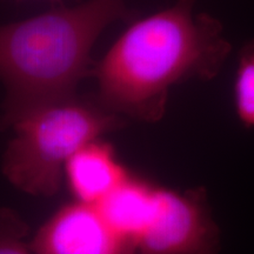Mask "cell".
<instances>
[{
    "label": "cell",
    "mask_w": 254,
    "mask_h": 254,
    "mask_svg": "<svg viewBox=\"0 0 254 254\" xmlns=\"http://www.w3.org/2000/svg\"><path fill=\"white\" fill-rule=\"evenodd\" d=\"M194 2L177 0L136 19L95 63V97L105 107L125 119L158 123L172 87L212 80L220 73L232 45L217 18L194 13Z\"/></svg>",
    "instance_id": "1"
},
{
    "label": "cell",
    "mask_w": 254,
    "mask_h": 254,
    "mask_svg": "<svg viewBox=\"0 0 254 254\" xmlns=\"http://www.w3.org/2000/svg\"><path fill=\"white\" fill-rule=\"evenodd\" d=\"M0 131H1V127H0Z\"/></svg>",
    "instance_id": "11"
},
{
    "label": "cell",
    "mask_w": 254,
    "mask_h": 254,
    "mask_svg": "<svg viewBox=\"0 0 254 254\" xmlns=\"http://www.w3.org/2000/svg\"><path fill=\"white\" fill-rule=\"evenodd\" d=\"M126 124L127 119L105 107L95 94L77 93L43 105L11 126L14 135L2 155V174L27 194L56 195L72 155Z\"/></svg>",
    "instance_id": "3"
},
{
    "label": "cell",
    "mask_w": 254,
    "mask_h": 254,
    "mask_svg": "<svg viewBox=\"0 0 254 254\" xmlns=\"http://www.w3.org/2000/svg\"><path fill=\"white\" fill-rule=\"evenodd\" d=\"M220 230L204 187H159L150 224L136 243L135 254H218Z\"/></svg>",
    "instance_id": "4"
},
{
    "label": "cell",
    "mask_w": 254,
    "mask_h": 254,
    "mask_svg": "<svg viewBox=\"0 0 254 254\" xmlns=\"http://www.w3.org/2000/svg\"><path fill=\"white\" fill-rule=\"evenodd\" d=\"M36 254H135V245L106 220L97 205L73 200L31 237Z\"/></svg>",
    "instance_id": "5"
},
{
    "label": "cell",
    "mask_w": 254,
    "mask_h": 254,
    "mask_svg": "<svg viewBox=\"0 0 254 254\" xmlns=\"http://www.w3.org/2000/svg\"><path fill=\"white\" fill-rule=\"evenodd\" d=\"M135 14L126 0H87L1 25V131L43 105L77 94L80 81L92 77L98 38L110 25Z\"/></svg>",
    "instance_id": "2"
},
{
    "label": "cell",
    "mask_w": 254,
    "mask_h": 254,
    "mask_svg": "<svg viewBox=\"0 0 254 254\" xmlns=\"http://www.w3.org/2000/svg\"><path fill=\"white\" fill-rule=\"evenodd\" d=\"M31 237L30 226L18 212L0 208V254H36Z\"/></svg>",
    "instance_id": "9"
},
{
    "label": "cell",
    "mask_w": 254,
    "mask_h": 254,
    "mask_svg": "<svg viewBox=\"0 0 254 254\" xmlns=\"http://www.w3.org/2000/svg\"><path fill=\"white\" fill-rule=\"evenodd\" d=\"M159 185L131 173L98 208L119 233L135 245L150 224L157 205Z\"/></svg>",
    "instance_id": "7"
},
{
    "label": "cell",
    "mask_w": 254,
    "mask_h": 254,
    "mask_svg": "<svg viewBox=\"0 0 254 254\" xmlns=\"http://www.w3.org/2000/svg\"><path fill=\"white\" fill-rule=\"evenodd\" d=\"M131 174L109 142L100 139L75 152L65 167V179L74 200L98 205Z\"/></svg>",
    "instance_id": "6"
},
{
    "label": "cell",
    "mask_w": 254,
    "mask_h": 254,
    "mask_svg": "<svg viewBox=\"0 0 254 254\" xmlns=\"http://www.w3.org/2000/svg\"><path fill=\"white\" fill-rule=\"evenodd\" d=\"M50 1H53V2H59L60 0H50Z\"/></svg>",
    "instance_id": "10"
},
{
    "label": "cell",
    "mask_w": 254,
    "mask_h": 254,
    "mask_svg": "<svg viewBox=\"0 0 254 254\" xmlns=\"http://www.w3.org/2000/svg\"><path fill=\"white\" fill-rule=\"evenodd\" d=\"M237 118L245 128H254V39L241 47L233 82Z\"/></svg>",
    "instance_id": "8"
}]
</instances>
